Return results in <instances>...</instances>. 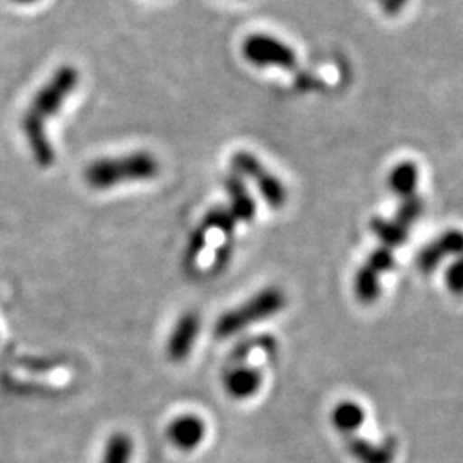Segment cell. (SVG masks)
Here are the masks:
<instances>
[{
  "mask_svg": "<svg viewBox=\"0 0 463 463\" xmlns=\"http://www.w3.org/2000/svg\"><path fill=\"white\" fill-rule=\"evenodd\" d=\"M80 83V72L72 66L59 67L47 83L34 95L33 101L23 118V133L32 149L34 162L43 168L52 165L55 151L47 136V122L57 116L66 99Z\"/></svg>",
  "mask_w": 463,
  "mask_h": 463,
  "instance_id": "1",
  "label": "cell"
},
{
  "mask_svg": "<svg viewBox=\"0 0 463 463\" xmlns=\"http://www.w3.org/2000/svg\"><path fill=\"white\" fill-rule=\"evenodd\" d=\"M160 174L158 160L148 151H134L118 158H99L84 170V183L91 189L107 191L120 184L145 183Z\"/></svg>",
  "mask_w": 463,
  "mask_h": 463,
  "instance_id": "2",
  "label": "cell"
},
{
  "mask_svg": "<svg viewBox=\"0 0 463 463\" xmlns=\"http://www.w3.org/2000/svg\"><path fill=\"white\" fill-rule=\"evenodd\" d=\"M287 304V298L280 288L268 287L265 290L258 292L241 307H235L229 313L220 316L216 321V338H231L233 335L246 330L248 326L258 325L271 316L279 315Z\"/></svg>",
  "mask_w": 463,
  "mask_h": 463,
  "instance_id": "3",
  "label": "cell"
},
{
  "mask_svg": "<svg viewBox=\"0 0 463 463\" xmlns=\"http://www.w3.org/2000/svg\"><path fill=\"white\" fill-rule=\"evenodd\" d=\"M232 172L241 179H252L261 198L273 210H280L287 203V187L277 175H273L266 166L249 151L233 153L231 160Z\"/></svg>",
  "mask_w": 463,
  "mask_h": 463,
  "instance_id": "4",
  "label": "cell"
},
{
  "mask_svg": "<svg viewBox=\"0 0 463 463\" xmlns=\"http://www.w3.org/2000/svg\"><path fill=\"white\" fill-rule=\"evenodd\" d=\"M242 55L256 67H279L292 71L298 66V53L285 42L269 34H250L242 43Z\"/></svg>",
  "mask_w": 463,
  "mask_h": 463,
  "instance_id": "5",
  "label": "cell"
},
{
  "mask_svg": "<svg viewBox=\"0 0 463 463\" xmlns=\"http://www.w3.org/2000/svg\"><path fill=\"white\" fill-rule=\"evenodd\" d=\"M201 330V319L196 313L189 311L179 317L177 325L170 333V338L166 342V355L174 363H183L194 347V342L198 340Z\"/></svg>",
  "mask_w": 463,
  "mask_h": 463,
  "instance_id": "6",
  "label": "cell"
},
{
  "mask_svg": "<svg viewBox=\"0 0 463 463\" xmlns=\"http://www.w3.org/2000/svg\"><path fill=\"white\" fill-rule=\"evenodd\" d=\"M166 436H168V441L177 449L193 451L203 443L206 436V424L199 415H179L170 422Z\"/></svg>",
  "mask_w": 463,
  "mask_h": 463,
  "instance_id": "7",
  "label": "cell"
},
{
  "mask_svg": "<svg viewBox=\"0 0 463 463\" xmlns=\"http://www.w3.org/2000/svg\"><path fill=\"white\" fill-rule=\"evenodd\" d=\"M347 449L359 463H393L397 453L395 439H384L383 443H371L355 434L347 436Z\"/></svg>",
  "mask_w": 463,
  "mask_h": 463,
  "instance_id": "8",
  "label": "cell"
},
{
  "mask_svg": "<svg viewBox=\"0 0 463 463\" xmlns=\"http://www.w3.org/2000/svg\"><path fill=\"white\" fill-rule=\"evenodd\" d=\"M263 384V374L252 365L239 364L225 376V390L235 400L254 397Z\"/></svg>",
  "mask_w": 463,
  "mask_h": 463,
  "instance_id": "9",
  "label": "cell"
},
{
  "mask_svg": "<svg viewBox=\"0 0 463 463\" xmlns=\"http://www.w3.org/2000/svg\"><path fill=\"white\" fill-rule=\"evenodd\" d=\"M223 185L229 193L231 198L232 215L237 220V223H249L254 220L256 216V201L249 194L248 187L244 184V179H241L239 175H235L233 172L229 174L223 181Z\"/></svg>",
  "mask_w": 463,
  "mask_h": 463,
  "instance_id": "10",
  "label": "cell"
},
{
  "mask_svg": "<svg viewBox=\"0 0 463 463\" xmlns=\"http://www.w3.org/2000/svg\"><path fill=\"white\" fill-rule=\"evenodd\" d=\"M419 185V166L414 162H400L388 174V187L398 198L414 196Z\"/></svg>",
  "mask_w": 463,
  "mask_h": 463,
  "instance_id": "11",
  "label": "cell"
},
{
  "mask_svg": "<svg viewBox=\"0 0 463 463\" xmlns=\"http://www.w3.org/2000/svg\"><path fill=\"white\" fill-rule=\"evenodd\" d=\"M331 422L338 432L352 436L364 424L365 411L363 409V405H359L352 400L340 402L331 412Z\"/></svg>",
  "mask_w": 463,
  "mask_h": 463,
  "instance_id": "12",
  "label": "cell"
},
{
  "mask_svg": "<svg viewBox=\"0 0 463 463\" xmlns=\"http://www.w3.org/2000/svg\"><path fill=\"white\" fill-rule=\"evenodd\" d=\"M371 231L380 239L381 244L388 249L400 248L409 239V229L405 225L398 223L397 220H386L381 216L371 220Z\"/></svg>",
  "mask_w": 463,
  "mask_h": 463,
  "instance_id": "13",
  "label": "cell"
},
{
  "mask_svg": "<svg viewBox=\"0 0 463 463\" xmlns=\"http://www.w3.org/2000/svg\"><path fill=\"white\" fill-rule=\"evenodd\" d=\"M354 292L363 304H373L381 296L380 275L371 266H361L354 279Z\"/></svg>",
  "mask_w": 463,
  "mask_h": 463,
  "instance_id": "14",
  "label": "cell"
},
{
  "mask_svg": "<svg viewBox=\"0 0 463 463\" xmlns=\"http://www.w3.org/2000/svg\"><path fill=\"white\" fill-rule=\"evenodd\" d=\"M133 453V438L126 432H116L105 445L101 463H131Z\"/></svg>",
  "mask_w": 463,
  "mask_h": 463,
  "instance_id": "15",
  "label": "cell"
},
{
  "mask_svg": "<svg viewBox=\"0 0 463 463\" xmlns=\"http://www.w3.org/2000/svg\"><path fill=\"white\" fill-rule=\"evenodd\" d=\"M201 225L208 232H222L227 241H232V235L235 232V227H237V220L233 218L229 208L218 206V208H213L206 213L204 220L201 222Z\"/></svg>",
  "mask_w": 463,
  "mask_h": 463,
  "instance_id": "16",
  "label": "cell"
},
{
  "mask_svg": "<svg viewBox=\"0 0 463 463\" xmlns=\"http://www.w3.org/2000/svg\"><path fill=\"white\" fill-rule=\"evenodd\" d=\"M254 350H261V352H265L266 355H273L277 352V342H275L273 336H268V335L252 338V340H246L233 350L232 359H233V363H242L244 359H248L250 352H254Z\"/></svg>",
  "mask_w": 463,
  "mask_h": 463,
  "instance_id": "17",
  "label": "cell"
},
{
  "mask_svg": "<svg viewBox=\"0 0 463 463\" xmlns=\"http://www.w3.org/2000/svg\"><path fill=\"white\" fill-rule=\"evenodd\" d=\"M422 212H424V201L414 194V196L402 199L395 220L398 223H402L409 229L412 223H415L420 218Z\"/></svg>",
  "mask_w": 463,
  "mask_h": 463,
  "instance_id": "18",
  "label": "cell"
},
{
  "mask_svg": "<svg viewBox=\"0 0 463 463\" xmlns=\"http://www.w3.org/2000/svg\"><path fill=\"white\" fill-rule=\"evenodd\" d=\"M206 244H208V231L203 225H199L189 239L187 250H185V256H184V265L187 268H193L194 263L198 261L201 252L206 249Z\"/></svg>",
  "mask_w": 463,
  "mask_h": 463,
  "instance_id": "19",
  "label": "cell"
},
{
  "mask_svg": "<svg viewBox=\"0 0 463 463\" xmlns=\"http://www.w3.org/2000/svg\"><path fill=\"white\" fill-rule=\"evenodd\" d=\"M365 265L371 266L378 275L392 271V269L395 268V265H397V261H395V254H393V249L384 248V246L374 249V250L369 254V258H367V263H365Z\"/></svg>",
  "mask_w": 463,
  "mask_h": 463,
  "instance_id": "20",
  "label": "cell"
},
{
  "mask_svg": "<svg viewBox=\"0 0 463 463\" xmlns=\"http://www.w3.org/2000/svg\"><path fill=\"white\" fill-rule=\"evenodd\" d=\"M443 260H445V254L441 252V249L438 248L436 242H432L419 252L417 266L422 273H432L438 269V266L441 265Z\"/></svg>",
  "mask_w": 463,
  "mask_h": 463,
  "instance_id": "21",
  "label": "cell"
},
{
  "mask_svg": "<svg viewBox=\"0 0 463 463\" xmlns=\"http://www.w3.org/2000/svg\"><path fill=\"white\" fill-rule=\"evenodd\" d=\"M438 248L441 249V252L447 256H463V232L462 231H447L441 233L436 241Z\"/></svg>",
  "mask_w": 463,
  "mask_h": 463,
  "instance_id": "22",
  "label": "cell"
},
{
  "mask_svg": "<svg viewBox=\"0 0 463 463\" xmlns=\"http://www.w3.org/2000/svg\"><path fill=\"white\" fill-rule=\"evenodd\" d=\"M447 285L453 296H463V256L448 268Z\"/></svg>",
  "mask_w": 463,
  "mask_h": 463,
  "instance_id": "23",
  "label": "cell"
},
{
  "mask_svg": "<svg viewBox=\"0 0 463 463\" xmlns=\"http://www.w3.org/2000/svg\"><path fill=\"white\" fill-rule=\"evenodd\" d=\"M409 0H380L381 11L388 16H397L405 7Z\"/></svg>",
  "mask_w": 463,
  "mask_h": 463,
  "instance_id": "24",
  "label": "cell"
},
{
  "mask_svg": "<svg viewBox=\"0 0 463 463\" xmlns=\"http://www.w3.org/2000/svg\"><path fill=\"white\" fill-rule=\"evenodd\" d=\"M17 4H33V2H38V0H14Z\"/></svg>",
  "mask_w": 463,
  "mask_h": 463,
  "instance_id": "25",
  "label": "cell"
}]
</instances>
